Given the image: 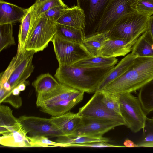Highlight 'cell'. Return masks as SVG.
I'll list each match as a JSON object with an SVG mask.
<instances>
[{
    "instance_id": "6da1fadb",
    "label": "cell",
    "mask_w": 153,
    "mask_h": 153,
    "mask_svg": "<svg viewBox=\"0 0 153 153\" xmlns=\"http://www.w3.org/2000/svg\"><path fill=\"white\" fill-rule=\"evenodd\" d=\"M152 79L153 56H137L124 74L99 91L114 95L131 93Z\"/></svg>"
},
{
    "instance_id": "7a4b0ae2",
    "label": "cell",
    "mask_w": 153,
    "mask_h": 153,
    "mask_svg": "<svg viewBox=\"0 0 153 153\" xmlns=\"http://www.w3.org/2000/svg\"><path fill=\"white\" fill-rule=\"evenodd\" d=\"M115 66L101 68H78L59 65L54 77L60 83L84 93H95Z\"/></svg>"
},
{
    "instance_id": "3957f363",
    "label": "cell",
    "mask_w": 153,
    "mask_h": 153,
    "mask_svg": "<svg viewBox=\"0 0 153 153\" xmlns=\"http://www.w3.org/2000/svg\"><path fill=\"white\" fill-rule=\"evenodd\" d=\"M34 53L33 51L26 50L17 52L6 69L1 73L0 84H8L11 87L12 92L13 89L22 83L28 85L26 80L34 69L32 63Z\"/></svg>"
},
{
    "instance_id": "277c9868",
    "label": "cell",
    "mask_w": 153,
    "mask_h": 153,
    "mask_svg": "<svg viewBox=\"0 0 153 153\" xmlns=\"http://www.w3.org/2000/svg\"><path fill=\"white\" fill-rule=\"evenodd\" d=\"M149 17L136 12L119 20L106 33L108 38L130 42L137 40L148 29Z\"/></svg>"
},
{
    "instance_id": "5b68a950",
    "label": "cell",
    "mask_w": 153,
    "mask_h": 153,
    "mask_svg": "<svg viewBox=\"0 0 153 153\" xmlns=\"http://www.w3.org/2000/svg\"><path fill=\"white\" fill-rule=\"evenodd\" d=\"M118 95L125 125L133 132H138L144 128L147 117L138 98L130 93Z\"/></svg>"
},
{
    "instance_id": "8992f818",
    "label": "cell",
    "mask_w": 153,
    "mask_h": 153,
    "mask_svg": "<svg viewBox=\"0 0 153 153\" xmlns=\"http://www.w3.org/2000/svg\"><path fill=\"white\" fill-rule=\"evenodd\" d=\"M56 33V23L48 19L39 17L33 25L25 47L27 51L35 53L46 48Z\"/></svg>"
},
{
    "instance_id": "52a82bcc",
    "label": "cell",
    "mask_w": 153,
    "mask_h": 153,
    "mask_svg": "<svg viewBox=\"0 0 153 153\" xmlns=\"http://www.w3.org/2000/svg\"><path fill=\"white\" fill-rule=\"evenodd\" d=\"M139 0H111L104 14L96 34L106 33L124 16L137 12Z\"/></svg>"
},
{
    "instance_id": "ba28073f",
    "label": "cell",
    "mask_w": 153,
    "mask_h": 153,
    "mask_svg": "<svg viewBox=\"0 0 153 153\" xmlns=\"http://www.w3.org/2000/svg\"><path fill=\"white\" fill-rule=\"evenodd\" d=\"M51 42L59 65H71L91 56L82 44L65 40L56 33Z\"/></svg>"
},
{
    "instance_id": "9c48e42d",
    "label": "cell",
    "mask_w": 153,
    "mask_h": 153,
    "mask_svg": "<svg viewBox=\"0 0 153 153\" xmlns=\"http://www.w3.org/2000/svg\"><path fill=\"white\" fill-rule=\"evenodd\" d=\"M111 0H76L85 16V36L96 34Z\"/></svg>"
},
{
    "instance_id": "30bf717a",
    "label": "cell",
    "mask_w": 153,
    "mask_h": 153,
    "mask_svg": "<svg viewBox=\"0 0 153 153\" xmlns=\"http://www.w3.org/2000/svg\"><path fill=\"white\" fill-rule=\"evenodd\" d=\"M18 119L30 136H44L49 138L64 136L50 118L22 115Z\"/></svg>"
},
{
    "instance_id": "8fae6325",
    "label": "cell",
    "mask_w": 153,
    "mask_h": 153,
    "mask_svg": "<svg viewBox=\"0 0 153 153\" xmlns=\"http://www.w3.org/2000/svg\"><path fill=\"white\" fill-rule=\"evenodd\" d=\"M102 93L96 91L87 103L80 108L77 113L81 117H90L113 120L125 125L124 120L120 114L108 109L102 100Z\"/></svg>"
},
{
    "instance_id": "7c38bea8",
    "label": "cell",
    "mask_w": 153,
    "mask_h": 153,
    "mask_svg": "<svg viewBox=\"0 0 153 153\" xmlns=\"http://www.w3.org/2000/svg\"><path fill=\"white\" fill-rule=\"evenodd\" d=\"M123 125L112 120L90 117H81L79 125L72 135L102 137L115 127Z\"/></svg>"
},
{
    "instance_id": "4fadbf2b",
    "label": "cell",
    "mask_w": 153,
    "mask_h": 153,
    "mask_svg": "<svg viewBox=\"0 0 153 153\" xmlns=\"http://www.w3.org/2000/svg\"><path fill=\"white\" fill-rule=\"evenodd\" d=\"M84 92L79 91L71 97L53 103L43 105L40 108L42 112L51 116L63 114L71 110L83 100Z\"/></svg>"
},
{
    "instance_id": "5bb4252c",
    "label": "cell",
    "mask_w": 153,
    "mask_h": 153,
    "mask_svg": "<svg viewBox=\"0 0 153 153\" xmlns=\"http://www.w3.org/2000/svg\"><path fill=\"white\" fill-rule=\"evenodd\" d=\"M137 40L128 42L121 39L107 37L100 50V56L115 58L125 56L131 51Z\"/></svg>"
},
{
    "instance_id": "9a60e30c",
    "label": "cell",
    "mask_w": 153,
    "mask_h": 153,
    "mask_svg": "<svg viewBox=\"0 0 153 153\" xmlns=\"http://www.w3.org/2000/svg\"><path fill=\"white\" fill-rule=\"evenodd\" d=\"M50 119L64 136H66L73 134L79 123L81 117L77 113L68 112L59 116H51Z\"/></svg>"
},
{
    "instance_id": "2e32d148",
    "label": "cell",
    "mask_w": 153,
    "mask_h": 153,
    "mask_svg": "<svg viewBox=\"0 0 153 153\" xmlns=\"http://www.w3.org/2000/svg\"><path fill=\"white\" fill-rule=\"evenodd\" d=\"M28 8L0 0V25L20 22L26 14Z\"/></svg>"
},
{
    "instance_id": "e0dca14e",
    "label": "cell",
    "mask_w": 153,
    "mask_h": 153,
    "mask_svg": "<svg viewBox=\"0 0 153 153\" xmlns=\"http://www.w3.org/2000/svg\"><path fill=\"white\" fill-rule=\"evenodd\" d=\"M56 23L80 29L84 31L85 16L83 10L77 5H74L69 8Z\"/></svg>"
},
{
    "instance_id": "ac0fdd59",
    "label": "cell",
    "mask_w": 153,
    "mask_h": 153,
    "mask_svg": "<svg viewBox=\"0 0 153 153\" xmlns=\"http://www.w3.org/2000/svg\"><path fill=\"white\" fill-rule=\"evenodd\" d=\"M22 128L18 118L13 114L8 106L0 105V134L3 135L16 131Z\"/></svg>"
},
{
    "instance_id": "d6986e66",
    "label": "cell",
    "mask_w": 153,
    "mask_h": 153,
    "mask_svg": "<svg viewBox=\"0 0 153 153\" xmlns=\"http://www.w3.org/2000/svg\"><path fill=\"white\" fill-rule=\"evenodd\" d=\"M137 57L131 53L127 55L104 78L97 91H100L108 84L122 76L128 70Z\"/></svg>"
},
{
    "instance_id": "ffe728a7",
    "label": "cell",
    "mask_w": 153,
    "mask_h": 153,
    "mask_svg": "<svg viewBox=\"0 0 153 153\" xmlns=\"http://www.w3.org/2000/svg\"><path fill=\"white\" fill-rule=\"evenodd\" d=\"M27 132L22 128L19 130L2 135L0 137V144L10 147H31Z\"/></svg>"
},
{
    "instance_id": "44dd1931",
    "label": "cell",
    "mask_w": 153,
    "mask_h": 153,
    "mask_svg": "<svg viewBox=\"0 0 153 153\" xmlns=\"http://www.w3.org/2000/svg\"><path fill=\"white\" fill-rule=\"evenodd\" d=\"M131 51L137 57L153 56V40L147 30L138 38Z\"/></svg>"
},
{
    "instance_id": "7402d4cb",
    "label": "cell",
    "mask_w": 153,
    "mask_h": 153,
    "mask_svg": "<svg viewBox=\"0 0 153 153\" xmlns=\"http://www.w3.org/2000/svg\"><path fill=\"white\" fill-rule=\"evenodd\" d=\"M118 62L115 57L101 56H90L82 59L71 65L78 68H101L115 66Z\"/></svg>"
},
{
    "instance_id": "603a6c76",
    "label": "cell",
    "mask_w": 153,
    "mask_h": 153,
    "mask_svg": "<svg viewBox=\"0 0 153 153\" xmlns=\"http://www.w3.org/2000/svg\"><path fill=\"white\" fill-rule=\"evenodd\" d=\"M56 34L62 39L82 44L85 37L84 31L80 29L56 23Z\"/></svg>"
},
{
    "instance_id": "cb8c5ba5",
    "label": "cell",
    "mask_w": 153,
    "mask_h": 153,
    "mask_svg": "<svg viewBox=\"0 0 153 153\" xmlns=\"http://www.w3.org/2000/svg\"><path fill=\"white\" fill-rule=\"evenodd\" d=\"M32 7L28 8V11L21 21L18 35L17 52L25 51V44L31 30L32 24Z\"/></svg>"
},
{
    "instance_id": "d4e9b609",
    "label": "cell",
    "mask_w": 153,
    "mask_h": 153,
    "mask_svg": "<svg viewBox=\"0 0 153 153\" xmlns=\"http://www.w3.org/2000/svg\"><path fill=\"white\" fill-rule=\"evenodd\" d=\"M57 80L48 73L38 76L32 83L37 94L50 92L55 89L60 84Z\"/></svg>"
},
{
    "instance_id": "484cf974",
    "label": "cell",
    "mask_w": 153,
    "mask_h": 153,
    "mask_svg": "<svg viewBox=\"0 0 153 153\" xmlns=\"http://www.w3.org/2000/svg\"><path fill=\"white\" fill-rule=\"evenodd\" d=\"M107 38L106 33H100L86 36L82 45L91 56H100V52Z\"/></svg>"
},
{
    "instance_id": "4316f807",
    "label": "cell",
    "mask_w": 153,
    "mask_h": 153,
    "mask_svg": "<svg viewBox=\"0 0 153 153\" xmlns=\"http://www.w3.org/2000/svg\"><path fill=\"white\" fill-rule=\"evenodd\" d=\"M138 99L146 115L153 111V79L139 89Z\"/></svg>"
},
{
    "instance_id": "83f0119b",
    "label": "cell",
    "mask_w": 153,
    "mask_h": 153,
    "mask_svg": "<svg viewBox=\"0 0 153 153\" xmlns=\"http://www.w3.org/2000/svg\"><path fill=\"white\" fill-rule=\"evenodd\" d=\"M57 142L63 144L65 147L71 144H81L94 142L108 143L109 139L103 137H96L85 135H71L58 137Z\"/></svg>"
},
{
    "instance_id": "f1b7e54d",
    "label": "cell",
    "mask_w": 153,
    "mask_h": 153,
    "mask_svg": "<svg viewBox=\"0 0 153 153\" xmlns=\"http://www.w3.org/2000/svg\"><path fill=\"white\" fill-rule=\"evenodd\" d=\"M15 24L0 25V52L11 45L15 44L13 35Z\"/></svg>"
},
{
    "instance_id": "f546056e",
    "label": "cell",
    "mask_w": 153,
    "mask_h": 153,
    "mask_svg": "<svg viewBox=\"0 0 153 153\" xmlns=\"http://www.w3.org/2000/svg\"><path fill=\"white\" fill-rule=\"evenodd\" d=\"M65 4L62 0H47L40 4L35 3L32 6V19L34 21L43 13L55 7Z\"/></svg>"
},
{
    "instance_id": "4dcf8cb0",
    "label": "cell",
    "mask_w": 153,
    "mask_h": 153,
    "mask_svg": "<svg viewBox=\"0 0 153 153\" xmlns=\"http://www.w3.org/2000/svg\"><path fill=\"white\" fill-rule=\"evenodd\" d=\"M143 138L137 147H153V120L147 117L143 128Z\"/></svg>"
},
{
    "instance_id": "1f68e13d",
    "label": "cell",
    "mask_w": 153,
    "mask_h": 153,
    "mask_svg": "<svg viewBox=\"0 0 153 153\" xmlns=\"http://www.w3.org/2000/svg\"><path fill=\"white\" fill-rule=\"evenodd\" d=\"M31 147H65V145L58 142L50 140L44 136H28Z\"/></svg>"
},
{
    "instance_id": "d6a6232c",
    "label": "cell",
    "mask_w": 153,
    "mask_h": 153,
    "mask_svg": "<svg viewBox=\"0 0 153 153\" xmlns=\"http://www.w3.org/2000/svg\"><path fill=\"white\" fill-rule=\"evenodd\" d=\"M102 93V100L106 108L110 111L121 115L118 95Z\"/></svg>"
},
{
    "instance_id": "836d02e7",
    "label": "cell",
    "mask_w": 153,
    "mask_h": 153,
    "mask_svg": "<svg viewBox=\"0 0 153 153\" xmlns=\"http://www.w3.org/2000/svg\"><path fill=\"white\" fill-rule=\"evenodd\" d=\"M69 8L65 4L57 6L43 13L39 17L48 19L56 22Z\"/></svg>"
},
{
    "instance_id": "e575fe53",
    "label": "cell",
    "mask_w": 153,
    "mask_h": 153,
    "mask_svg": "<svg viewBox=\"0 0 153 153\" xmlns=\"http://www.w3.org/2000/svg\"><path fill=\"white\" fill-rule=\"evenodd\" d=\"M137 12L148 17L153 15V0H139Z\"/></svg>"
},
{
    "instance_id": "d590c367",
    "label": "cell",
    "mask_w": 153,
    "mask_h": 153,
    "mask_svg": "<svg viewBox=\"0 0 153 153\" xmlns=\"http://www.w3.org/2000/svg\"><path fill=\"white\" fill-rule=\"evenodd\" d=\"M22 99L19 95L10 94H0V103H7L16 108H19L22 104Z\"/></svg>"
},
{
    "instance_id": "8d00e7d4",
    "label": "cell",
    "mask_w": 153,
    "mask_h": 153,
    "mask_svg": "<svg viewBox=\"0 0 153 153\" xmlns=\"http://www.w3.org/2000/svg\"><path fill=\"white\" fill-rule=\"evenodd\" d=\"M123 146L115 145L102 142H94L81 144H68L67 147H82L94 148L120 147Z\"/></svg>"
},
{
    "instance_id": "74e56055",
    "label": "cell",
    "mask_w": 153,
    "mask_h": 153,
    "mask_svg": "<svg viewBox=\"0 0 153 153\" xmlns=\"http://www.w3.org/2000/svg\"><path fill=\"white\" fill-rule=\"evenodd\" d=\"M147 30L149 32L153 40V15L149 17Z\"/></svg>"
},
{
    "instance_id": "f35d334b",
    "label": "cell",
    "mask_w": 153,
    "mask_h": 153,
    "mask_svg": "<svg viewBox=\"0 0 153 153\" xmlns=\"http://www.w3.org/2000/svg\"><path fill=\"white\" fill-rule=\"evenodd\" d=\"M123 144L125 147H137V145L135 144L132 141L128 139L125 140Z\"/></svg>"
},
{
    "instance_id": "ab89813d",
    "label": "cell",
    "mask_w": 153,
    "mask_h": 153,
    "mask_svg": "<svg viewBox=\"0 0 153 153\" xmlns=\"http://www.w3.org/2000/svg\"><path fill=\"white\" fill-rule=\"evenodd\" d=\"M20 91L18 88L17 87L13 89L12 91V93L14 95H19Z\"/></svg>"
},
{
    "instance_id": "60d3db41",
    "label": "cell",
    "mask_w": 153,
    "mask_h": 153,
    "mask_svg": "<svg viewBox=\"0 0 153 153\" xmlns=\"http://www.w3.org/2000/svg\"><path fill=\"white\" fill-rule=\"evenodd\" d=\"M26 85L25 84L23 83L19 85L17 87L21 91H23L25 90Z\"/></svg>"
},
{
    "instance_id": "b9f144b4",
    "label": "cell",
    "mask_w": 153,
    "mask_h": 153,
    "mask_svg": "<svg viewBox=\"0 0 153 153\" xmlns=\"http://www.w3.org/2000/svg\"><path fill=\"white\" fill-rule=\"evenodd\" d=\"M46 0H36L34 3L36 4H38Z\"/></svg>"
},
{
    "instance_id": "7bdbcfd3",
    "label": "cell",
    "mask_w": 153,
    "mask_h": 153,
    "mask_svg": "<svg viewBox=\"0 0 153 153\" xmlns=\"http://www.w3.org/2000/svg\"><path fill=\"white\" fill-rule=\"evenodd\" d=\"M152 120H153V118H152Z\"/></svg>"
}]
</instances>
